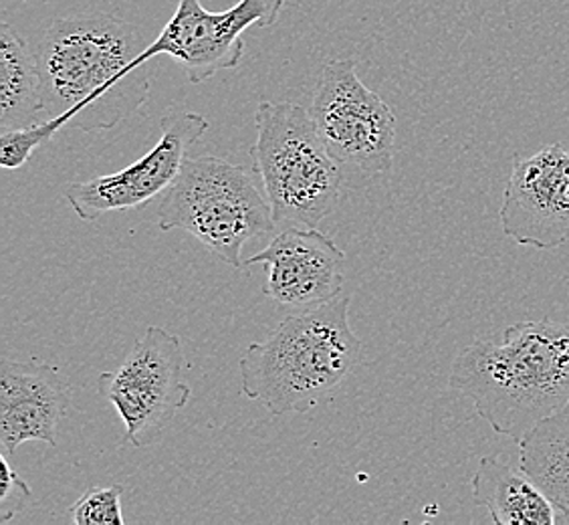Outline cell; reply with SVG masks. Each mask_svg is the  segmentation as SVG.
I'll return each mask as SVG.
<instances>
[{
    "label": "cell",
    "instance_id": "obj_1",
    "mask_svg": "<svg viewBox=\"0 0 569 525\" xmlns=\"http://www.w3.org/2000/svg\"><path fill=\"white\" fill-rule=\"evenodd\" d=\"M142 27L106 12L56 19L34 53L41 69L43 118L81 131L116 128L150 96Z\"/></svg>",
    "mask_w": 569,
    "mask_h": 525
},
{
    "label": "cell",
    "instance_id": "obj_2",
    "mask_svg": "<svg viewBox=\"0 0 569 525\" xmlns=\"http://www.w3.org/2000/svg\"><path fill=\"white\" fill-rule=\"evenodd\" d=\"M450 388L495 433L521 445L569 406V321L526 319L503 341L477 339L450 368Z\"/></svg>",
    "mask_w": 569,
    "mask_h": 525
},
{
    "label": "cell",
    "instance_id": "obj_3",
    "mask_svg": "<svg viewBox=\"0 0 569 525\" xmlns=\"http://www.w3.org/2000/svg\"><path fill=\"white\" fill-rule=\"evenodd\" d=\"M351 297L299 309L239 361L241 390L274 416L309 413L356 368L361 341L350 326Z\"/></svg>",
    "mask_w": 569,
    "mask_h": 525
},
{
    "label": "cell",
    "instance_id": "obj_4",
    "mask_svg": "<svg viewBox=\"0 0 569 525\" xmlns=\"http://www.w3.org/2000/svg\"><path fill=\"white\" fill-rule=\"evenodd\" d=\"M251 146L254 172L273 208L277 229L319 227L340 205L343 172L311 111L291 101H261Z\"/></svg>",
    "mask_w": 569,
    "mask_h": 525
},
{
    "label": "cell",
    "instance_id": "obj_5",
    "mask_svg": "<svg viewBox=\"0 0 569 525\" xmlns=\"http://www.w3.org/2000/svg\"><path fill=\"white\" fill-rule=\"evenodd\" d=\"M158 227L187 230L234 269L244 267L247 242L277 229L271 202L252 176L217 156L184 160L162 197Z\"/></svg>",
    "mask_w": 569,
    "mask_h": 525
},
{
    "label": "cell",
    "instance_id": "obj_6",
    "mask_svg": "<svg viewBox=\"0 0 569 525\" xmlns=\"http://www.w3.org/2000/svg\"><path fill=\"white\" fill-rule=\"evenodd\" d=\"M184 366L180 338L150 326L116 370L99 374V394L126 425L121 445L142 449L164 437L166 428L192 398V388L182 378Z\"/></svg>",
    "mask_w": 569,
    "mask_h": 525
},
{
    "label": "cell",
    "instance_id": "obj_7",
    "mask_svg": "<svg viewBox=\"0 0 569 525\" xmlns=\"http://www.w3.org/2000/svg\"><path fill=\"white\" fill-rule=\"evenodd\" d=\"M309 111L340 165L366 175L392 170L395 111L361 81L353 59H329L319 73Z\"/></svg>",
    "mask_w": 569,
    "mask_h": 525
},
{
    "label": "cell",
    "instance_id": "obj_8",
    "mask_svg": "<svg viewBox=\"0 0 569 525\" xmlns=\"http://www.w3.org/2000/svg\"><path fill=\"white\" fill-rule=\"evenodd\" d=\"M284 0H239L227 11L212 12L200 0H178L162 33L148 44L143 57H170L184 67L190 83H202L219 71L241 66L242 34L251 27H273Z\"/></svg>",
    "mask_w": 569,
    "mask_h": 525
},
{
    "label": "cell",
    "instance_id": "obj_9",
    "mask_svg": "<svg viewBox=\"0 0 569 525\" xmlns=\"http://www.w3.org/2000/svg\"><path fill=\"white\" fill-rule=\"evenodd\" d=\"M162 136L138 162L113 175L93 176L67 185L69 207L81 220H98L116 210L148 205L174 182L187 152L209 131L210 123L197 111H170L162 121Z\"/></svg>",
    "mask_w": 569,
    "mask_h": 525
},
{
    "label": "cell",
    "instance_id": "obj_10",
    "mask_svg": "<svg viewBox=\"0 0 569 525\" xmlns=\"http://www.w3.org/2000/svg\"><path fill=\"white\" fill-rule=\"evenodd\" d=\"M503 232L523 247L556 249L569 239V152L549 143L515 156L499 208Z\"/></svg>",
    "mask_w": 569,
    "mask_h": 525
},
{
    "label": "cell",
    "instance_id": "obj_11",
    "mask_svg": "<svg viewBox=\"0 0 569 525\" xmlns=\"http://www.w3.org/2000/svg\"><path fill=\"white\" fill-rule=\"evenodd\" d=\"M251 265H264L263 294L279 306L311 309L343 289L346 252L318 227L279 229L263 251L244 261Z\"/></svg>",
    "mask_w": 569,
    "mask_h": 525
},
{
    "label": "cell",
    "instance_id": "obj_12",
    "mask_svg": "<svg viewBox=\"0 0 569 525\" xmlns=\"http://www.w3.org/2000/svg\"><path fill=\"white\" fill-rule=\"evenodd\" d=\"M71 406V386L47 361L2 360L0 366V447L12 453L41 440L56 447L59 425Z\"/></svg>",
    "mask_w": 569,
    "mask_h": 525
},
{
    "label": "cell",
    "instance_id": "obj_13",
    "mask_svg": "<svg viewBox=\"0 0 569 525\" xmlns=\"http://www.w3.org/2000/svg\"><path fill=\"white\" fill-rule=\"evenodd\" d=\"M472 495L497 525H553L558 504L527 473L501 455L485 457L472 475Z\"/></svg>",
    "mask_w": 569,
    "mask_h": 525
},
{
    "label": "cell",
    "instance_id": "obj_14",
    "mask_svg": "<svg viewBox=\"0 0 569 525\" xmlns=\"http://www.w3.org/2000/svg\"><path fill=\"white\" fill-rule=\"evenodd\" d=\"M43 118L39 59L4 22L0 27V130L29 128Z\"/></svg>",
    "mask_w": 569,
    "mask_h": 525
},
{
    "label": "cell",
    "instance_id": "obj_15",
    "mask_svg": "<svg viewBox=\"0 0 569 525\" xmlns=\"http://www.w3.org/2000/svg\"><path fill=\"white\" fill-rule=\"evenodd\" d=\"M521 467L569 517V406L519 445Z\"/></svg>",
    "mask_w": 569,
    "mask_h": 525
},
{
    "label": "cell",
    "instance_id": "obj_16",
    "mask_svg": "<svg viewBox=\"0 0 569 525\" xmlns=\"http://www.w3.org/2000/svg\"><path fill=\"white\" fill-rule=\"evenodd\" d=\"M66 126L63 118H44L29 128L0 133V166L4 170H19L29 162L31 153L49 142Z\"/></svg>",
    "mask_w": 569,
    "mask_h": 525
},
{
    "label": "cell",
    "instance_id": "obj_17",
    "mask_svg": "<svg viewBox=\"0 0 569 525\" xmlns=\"http://www.w3.org/2000/svg\"><path fill=\"white\" fill-rule=\"evenodd\" d=\"M123 487L113 485H96L89 487L76 504L69 507V519L76 525H123L126 517L121 512Z\"/></svg>",
    "mask_w": 569,
    "mask_h": 525
},
{
    "label": "cell",
    "instance_id": "obj_18",
    "mask_svg": "<svg viewBox=\"0 0 569 525\" xmlns=\"http://www.w3.org/2000/svg\"><path fill=\"white\" fill-rule=\"evenodd\" d=\"M2 467V487H0V524H9L12 517L21 514L24 505L31 499V487L22 479L17 470L12 469L9 455H0Z\"/></svg>",
    "mask_w": 569,
    "mask_h": 525
}]
</instances>
